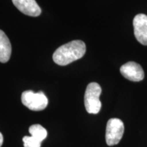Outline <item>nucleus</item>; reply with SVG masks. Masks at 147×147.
I'll use <instances>...</instances> for the list:
<instances>
[{"label":"nucleus","instance_id":"10","mask_svg":"<svg viewBox=\"0 0 147 147\" xmlns=\"http://www.w3.org/2000/svg\"><path fill=\"white\" fill-rule=\"evenodd\" d=\"M23 142L24 147H40L41 146V141L38 140L34 137L24 136L23 138Z\"/></svg>","mask_w":147,"mask_h":147},{"label":"nucleus","instance_id":"2","mask_svg":"<svg viewBox=\"0 0 147 147\" xmlns=\"http://www.w3.org/2000/svg\"><path fill=\"white\" fill-rule=\"evenodd\" d=\"M102 88L97 82H91L88 84L84 93V106L87 113L97 114L102 107L100 96Z\"/></svg>","mask_w":147,"mask_h":147},{"label":"nucleus","instance_id":"3","mask_svg":"<svg viewBox=\"0 0 147 147\" xmlns=\"http://www.w3.org/2000/svg\"><path fill=\"white\" fill-rule=\"evenodd\" d=\"M21 102L24 106L33 111H41L47 108L49 104L47 97L42 91L34 93L25 91L22 93Z\"/></svg>","mask_w":147,"mask_h":147},{"label":"nucleus","instance_id":"8","mask_svg":"<svg viewBox=\"0 0 147 147\" xmlns=\"http://www.w3.org/2000/svg\"><path fill=\"white\" fill-rule=\"evenodd\" d=\"M12 47L8 36L3 31L0 30V62L6 63L10 60Z\"/></svg>","mask_w":147,"mask_h":147},{"label":"nucleus","instance_id":"4","mask_svg":"<svg viewBox=\"0 0 147 147\" xmlns=\"http://www.w3.org/2000/svg\"><path fill=\"white\" fill-rule=\"evenodd\" d=\"M124 134V124L119 119H110L106 130V141L108 146L119 144Z\"/></svg>","mask_w":147,"mask_h":147},{"label":"nucleus","instance_id":"1","mask_svg":"<svg viewBox=\"0 0 147 147\" xmlns=\"http://www.w3.org/2000/svg\"><path fill=\"white\" fill-rule=\"evenodd\" d=\"M86 52V45L81 40H73L61 46L53 53V59L59 65H67L80 59Z\"/></svg>","mask_w":147,"mask_h":147},{"label":"nucleus","instance_id":"5","mask_svg":"<svg viewBox=\"0 0 147 147\" xmlns=\"http://www.w3.org/2000/svg\"><path fill=\"white\" fill-rule=\"evenodd\" d=\"M121 74L129 80L139 82L144 78V72L138 63L129 61L123 65L120 68Z\"/></svg>","mask_w":147,"mask_h":147},{"label":"nucleus","instance_id":"11","mask_svg":"<svg viewBox=\"0 0 147 147\" xmlns=\"http://www.w3.org/2000/svg\"><path fill=\"white\" fill-rule=\"evenodd\" d=\"M3 142V137L2 134L0 132V147L2 146Z\"/></svg>","mask_w":147,"mask_h":147},{"label":"nucleus","instance_id":"9","mask_svg":"<svg viewBox=\"0 0 147 147\" xmlns=\"http://www.w3.org/2000/svg\"><path fill=\"white\" fill-rule=\"evenodd\" d=\"M29 131L32 136L34 137L38 140L42 141L47 136V131L45 127L39 124L32 125L29 129Z\"/></svg>","mask_w":147,"mask_h":147},{"label":"nucleus","instance_id":"7","mask_svg":"<svg viewBox=\"0 0 147 147\" xmlns=\"http://www.w3.org/2000/svg\"><path fill=\"white\" fill-rule=\"evenodd\" d=\"M13 4L22 13L30 16H38L41 14V8L36 0H12Z\"/></svg>","mask_w":147,"mask_h":147},{"label":"nucleus","instance_id":"6","mask_svg":"<svg viewBox=\"0 0 147 147\" xmlns=\"http://www.w3.org/2000/svg\"><path fill=\"white\" fill-rule=\"evenodd\" d=\"M133 25L136 38L140 44L147 45V16L137 14L134 18Z\"/></svg>","mask_w":147,"mask_h":147}]
</instances>
